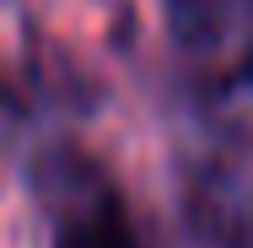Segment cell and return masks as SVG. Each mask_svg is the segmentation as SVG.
Returning <instances> with one entry per match:
<instances>
[{
    "label": "cell",
    "mask_w": 253,
    "mask_h": 248,
    "mask_svg": "<svg viewBox=\"0 0 253 248\" xmlns=\"http://www.w3.org/2000/svg\"><path fill=\"white\" fill-rule=\"evenodd\" d=\"M33 189L49 205V221H54L49 248H146L119 184L108 178L97 156L76 146L43 151L33 167Z\"/></svg>",
    "instance_id": "cell-1"
},
{
    "label": "cell",
    "mask_w": 253,
    "mask_h": 248,
    "mask_svg": "<svg viewBox=\"0 0 253 248\" xmlns=\"http://www.w3.org/2000/svg\"><path fill=\"white\" fill-rule=\"evenodd\" d=\"M183 221L194 248H253V156L200 151L183 167Z\"/></svg>",
    "instance_id": "cell-3"
},
{
    "label": "cell",
    "mask_w": 253,
    "mask_h": 248,
    "mask_svg": "<svg viewBox=\"0 0 253 248\" xmlns=\"http://www.w3.org/2000/svg\"><path fill=\"white\" fill-rule=\"evenodd\" d=\"M27 113H33V92L11 70H0V135L16 130V124H27Z\"/></svg>",
    "instance_id": "cell-4"
},
{
    "label": "cell",
    "mask_w": 253,
    "mask_h": 248,
    "mask_svg": "<svg viewBox=\"0 0 253 248\" xmlns=\"http://www.w3.org/2000/svg\"><path fill=\"white\" fill-rule=\"evenodd\" d=\"M172 44L215 92H253V0H162Z\"/></svg>",
    "instance_id": "cell-2"
}]
</instances>
